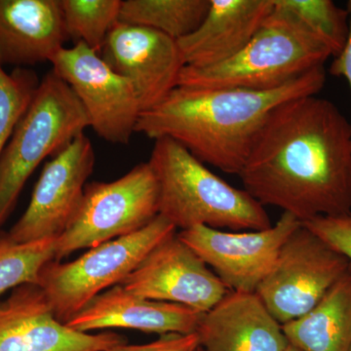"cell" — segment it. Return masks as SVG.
Masks as SVG:
<instances>
[{
  "instance_id": "6da1fadb",
  "label": "cell",
  "mask_w": 351,
  "mask_h": 351,
  "mask_svg": "<svg viewBox=\"0 0 351 351\" xmlns=\"http://www.w3.org/2000/svg\"><path fill=\"white\" fill-rule=\"evenodd\" d=\"M263 206L302 223L351 212V124L317 95L286 101L263 126L239 175Z\"/></svg>"
},
{
  "instance_id": "7a4b0ae2",
  "label": "cell",
  "mask_w": 351,
  "mask_h": 351,
  "mask_svg": "<svg viewBox=\"0 0 351 351\" xmlns=\"http://www.w3.org/2000/svg\"><path fill=\"white\" fill-rule=\"evenodd\" d=\"M325 82L319 66L265 91L177 86L142 112L136 132L154 141L169 138L201 162L239 176L271 113L286 101L317 95Z\"/></svg>"
},
{
  "instance_id": "3957f363",
  "label": "cell",
  "mask_w": 351,
  "mask_h": 351,
  "mask_svg": "<svg viewBox=\"0 0 351 351\" xmlns=\"http://www.w3.org/2000/svg\"><path fill=\"white\" fill-rule=\"evenodd\" d=\"M149 164L158 186L159 215L177 230L204 226L243 232L272 226L265 206L214 174L179 143L157 138Z\"/></svg>"
},
{
  "instance_id": "277c9868",
  "label": "cell",
  "mask_w": 351,
  "mask_h": 351,
  "mask_svg": "<svg viewBox=\"0 0 351 351\" xmlns=\"http://www.w3.org/2000/svg\"><path fill=\"white\" fill-rule=\"evenodd\" d=\"M331 52L288 14L274 8L250 43L228 61L206 66H184L178 86L276 89L324 66Z\"/></svg>"
},
{
  "instance_id": "5b68a950",
  "label": "cell",
  "mask_w": 351,
  "mask_h": 351,
  "mask_svg": "<svg viewBox=\"0 0 351 351\" xmlns=\"http://www.w3.org/2000/svg\"><path fill=\"white\" fill-rule=\"evenodd\" d=\"M88 127L86 113L71 88L49 71L0 157V228L39 164L63 151Z\"/></svg>"
},
{
  "instance_id": "8992f818",
  "label": "cell",
  "mask_w": 351,
  "mask_h": 351,
  "mask_svg": "<svg viewBox=\"0 0 351 351\" xmlns=\"http://www.w3.org/2000/svg\"><path fill=\"white\" fill-rule=\"evenodd\" d=\"M176 230L158 215L138 232L98 245L71 262L48 263L38 285L57 319L66 324L97 295L121 283Z\"/></svg>"
},
{
  "instance_id": "52a82bcc",
  "label": "cell",
  "mask_w": 351,
  "mask_h": 351,
  "mask_svg": "<svg viewBox=\"0 0 351 351\" xmlns=\"http://www.w3.org/2000/svg\"><path fill=\"white\" fill-rule=\"evenodd\" d=\"M158 215V186L149 162L115 181L90 182L75 218L57 239L55 261L138 232Z\"/></svg>"
},
{
  "instance_id": "ba28073f",
  "label": "cell",
  "mask_w": 351,
  "mask_h": 351,
  "mask_svg": "<svg viewBox=\"0 0 351 351\" xmlns=\"http://www.w3.org/2000/svg\"><path fill=\"white\" fill-rule=\"evenodd\" d=\"M350 267L345 256L302 223L281 247L255 294L286 324L313 309Z\"/></svg>"
},
{
  "instance_id": "9c48e42d",
  "label": "cell",
  "mask_w": 351,
  "mask_h": 351,
  "mask_svg": "<svg viewBox=\"0 0 351 351\" xmlns=\"http://www.w3.org/2000/svg\"><path fill=\"white\" fill-rule=\"evenodd\" d=\"M50 63L75 94L97 135L112 144H129L143 112L131 82L83 43L62 48Z\"/></svg>"
},
{
  "instance_id": "30bf717a",
  "label": "cell",
  "mask_w": 351,
  "mask_h": 351,
  "mask_svg": "<svg viewBox=\"0 0 351 351\" xmlns=\"http://www.w3.org/2000/svg\"><path fill=\"white\" fill-rule=\"evenodd\" d=\"M301 225L292 215L283 213L267 230L230 232L197 226L177 235L228 290L255 293L276 263L281 247Z\"/></svg>"
},
{
  "instance_id": "8fae6325",
  "label": "cell",
  "mask_w": 351,
  "mask_h": 351,
  "mask_svg": "<svg viewBox=\"0 0 351 351\" xmlns=\"http://www.w3.org/2000/svg\"><path fill=\"white\" fill-rule=\"evenodd\" d=\"M93 145L83 133L44 166L25 213L7 233L17 243L58 239L80 209L93 173Z\"/></svg>"
},
{
  "instance_id": "7c38bea8",
  "label": "cell",
  "mask_w": 351,
  "mask_h": 351,
  "mask_svg": "<svg viewBox=\"0 0 351 351\" xmlns=\"http://www.w3.org/2000/svg\"><path fill=\"white\" fill-rule=\"evenodd\" d=\"M120 285L152 301L206 313L230 290L177 233L156 247Z\"/></svg>"
},
{
  "instance_id": "4fadbf2b",
  "label": "cell",
  "mask_w": 351,
  "mask_h": 351,
  "mask_svg": "<svg viewBox=\"0 0 351 351\" xmlns=\"http://www.w3.org/2000/svg\"><path fill=\"white\" fill-rule=\"evenodd\" d=\"M126 343L117 332L75 331L58 320L38 284L0 300V351H108Z\"/></svg>"
},
{
  "instance_id": "5bb4252c",
  "label": "cell",
  "mask_w": 351,
  "mask_h": 351,
  "mask_svg": "<svg viewBox=\"0 0 351 351\" xmlns=\"http://www.w3.org/2000/svg\"><path fill=\"white\" fill-rule=\"evenodd\" d=\"M99 54L115 73L131 82L143 112L156 107L178 86L184 66L175 39L154 29L119 22Z\"/></svg>"
},
{
  "instance_id": "9a60e30c",
  "label": "cell",
  "mask_w": 351,
  "mask_h": 351,
  "mask_svg": "<svg viewBox=\"0 0 351 351\" xmlns=\"http://www.w3.org/2000/svg\"><path fill=\"white\" fill-rule=\"evenodd\" d=\"M204 313L181 304L152 301L113 286L92 300L66 323L75 331L133 329L147 334L196 332Z\"/></svg>"
},
{
  "instance_id": "2e32d148",
  "label": "cell",
  "mask_w": 351,
  "mask_h": 351,
  "mask_svg": "<svg viewBox=\"0 0 351 351\" xmlns=\"http://www.w3.org/2000/svg\"><path fill=\"white\" fill-rule=\"evenodd\" d=\"M274 10V0H210L204 20L177 40L184 66L206 68L228 61L250 43Z\"/></svg>"
},
{
  "instance_id": "e0dca14e",
  "label": "cell",
  "mask_w": 351,
  "mask_h": 351,
  "mask_svg": "<svg viewBox=\"0 0 351 351\" xmlns=\"http://www.w3.org/2000/svg\"><path fill=\"white\" fill-rule=\"evenodd\" d=\"M203 351H285L282 326L255 293L232 292L204 313L196 331Z\"/></svg>"
},
{
  "instance_id": "ac0fdd59",
  "label": "cell",
  "mask_w": 351,
  "mask_h": 351,
  "mask_svg": "<svg viewBox=\"0 0 351 351\" xmlns=\"http://www.w3.org/2000/svg\"><path fill=\"white\" fill-rule=\"evenodd\" d=\"M60 0H0V63L50 62L68 40Z\"/></svg>"
},
{
  "instance_id": "d6986e66",
  "label": "cell",
  "mask_w": 351,
  "mask_h": 351,
  "mask_svg": "<svg viewBox=\"0 0 351 351\" xmlns=\"http://www.w3.org/2000/svg\"><path fill=\"white\" fill-rule=\"evenodd\" d=\"M302 351H351V267L313 309L281 325Z\"/></svg>"
},
{
  "instance_id": "ffe728a7",
  "label": "cell",
  "mask_w": 351,
  "mask_h": 351,
  "mask_svg": "<svg viewBox=\"0 0 351 351\" xmlns=\"http://www.w3.org/2000/svg\"><path fill=\"white\" fill-rule=\"evenodd\" d=\"M209 8L210 0H125L119 23L154 29L177 41L199 27Z\"/></svg>"
},
{
  "instance_id": "44dd1931",
  "label": "cell",
  "mask_w": 351,
  "mask_h": 351,
  "mask_svg": "<svg viewBox=\"0 0 351 351\" xmlns=\"http://www.w3.org/2000/svg\"><path fill=\"white\" fill-rule=\"evenodd\" d=\"M274 8L288 14L314 38L338 56L345 47L350 32L348 9L331 0H274Z\"/></svg>"
},
{
  "instance_id": "7402d4cb",
  "label": "cell",
  "mask_w": 351,
  "mask_h": 351,
  "mask_svg": "<svg viewBox=\"0 0 351 351\" xmlns=\"http://www.w3.org/2000/svg\"><path fill=\"white\" fill-rule=\"evenodd\" d=\"M69 39L100 53L119 22L121 0H60Z\"/></svg>"
},
{
  "instance_id": "603a6c76",
  "label": "cell",
  "mask_w": 351,
  "mask_h": 351,
  "mask_svg": "<svg viewBox=\"0 0 351 351\" xmlns=\"http://www.w3.org/2000/svg\"><path fill=\"white\" fill-rule=\"evenodd\" d=\"M57 239L17 243L0 237V295L24 284H38L41 270L56 258Z\"/></svg>"
},
{
  "instance_id": "cb8c5ba5",
  "label": "cell",
  "mask_w": 351,
  "mask_h": 351,
  "mask_svg": "<svg viewBox=\"0 0 351 351\" xmlns=\"http://www.w3.org/2000/svg\"><path fill=\"white\" fill-rule=\"evenodd\" d=\"M39 84L40 80L31 69L17 68L8 73L0 63V157Z\"/></svg>"
},
{
  "instance_id": "d4e9b609",
  "label": "cell",
  "mask_w": 351,
  "mask_h": 351,
  "mask_svg": "<svg viewBox=\"0 0 351 351\" xmlns=\"http://www.w3.org/2000/svg\"><path fill=\"white\" fill-rule=\"evenodd\" d=\"M302 225L345 256L351 265V212L338 216L318 217Z\"/></svg>"
},
{
  "instance_id": "484cf974",
  "label": "cell",
  "mask_w": 351,
  "mask_h": 351,
  "mask_svg": "<svg viewBox=\"0 0 351 351\" xmlns=\"http://www.w3.org/2000/svg\"><path fill=\"white\" fill-rule=\"evenodd\" d=\"M200 348L197 332L191 334H166L156 341L145 345L120 343L108 351H198Z\"/></svg>"
},
{
  "instance_id": "4316f807",
  "label": "cell",
  "mask_w": 351,
  "mask_h": 351,
  "mask_svg": "<svg viewBox=\"0 0 351 351\" xmlns=\"http://www.w3.org/2000/svg\"><path fill=\"white\" fill-rule=\"evenodd\" d=\"M348 11L350 13V32L348 40L341 52L332 60L330 73L334 76L345 78L351 88V0L348 3Z\"/></svg>"
},
{
  "instance_id": "83f0119b",
  "label": "cell",
  "mask_w": 351,
  "mask_h": 351,
  "mask_svg": "<svg viewBox=\"0 0 351 351\" xmlns=\"http://www.w3.org/2000/svg\"><path fill=\"white\" fill-rule=\"evenodd\" d=\"M285 351H302V350H300L299 348H295V346L289 345L287 346V348H286Z\"/></svg>"
},
{
  "instance_id": "f1b7e54d",
  "label": "cell",
  "mask_w": 351,
  "mask_h": 351,
  "mask_svg": "<svg viewBox=\"0 0 351 351\" xmlns=\"http://www.w3.org/2000/svg\"><path fill=\"white\" fill-rule=\"evenodd\" d=\"M198 351H203L202 350H201V348H199V350H198Z\"/></svg>"
}]
</instances>
